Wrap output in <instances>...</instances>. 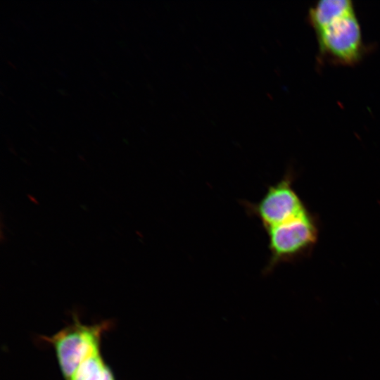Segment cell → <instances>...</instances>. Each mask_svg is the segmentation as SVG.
Segmentation results:
<instances>
[{
    "label": "cell",
    "mask_w": 380,
    "mask_h": 380,
    "mask_svg": "<svg viewBox=\"0 0 380 380\" xmlns=\"http://www.w3.org/2000/svg\"><path fill=\"white\" fill-rule=\"evenodd\" d=\"M268 238L270 257L264 274L286 262L309 256L319 236V223L309 210L303 215L265 230Z\"/></svg>",
    "instance_id": "6da1fadb"
},
{
    "label": "cell",
    "mask_w": 380,
    "mask_h": 380,
    "mask_svg": "<svg viewBox=\"0 0 380 380\" xmlns=\"http://www.w3.org/2000/svg\"><path fill=\"white\" fill-rule=\"evenodd\" d=\"M72 321L51 336H41L53 348L65 380L72 376L82 362L101 350L102 335L113 325L110 320L85 324L75 314Z\"/></svg>",
    "instance_id": "7a4b0ae2"
},
{
    "label": "cell",
    "mask_w": 380,
    "mask_h": 380,
    "mask_svg": "<svg viewBox=\"0 0 380 380\" xmlns=\"http://www.w3.org/2000/svg\"><path fill=\"white\" fill-rule=\"evenodd\" d=\"M294 177L293 171L289 169L279 181L267 187L259 201L241 202L247 214L257 218L264 230L308 210L293 187Z\"/></svg>",
    "instance_id": "3957f363"
},
{
    "label": "cell",
    "mask_w": 380,
    "mask_h": 380,
    "mask_svg": "<svg viewBox=\"0 0 380 380\" xmlns=\"http://www.w3.org/2000/svg\"><path fill=\"white\" fill-rule=\"evenodd\" d=\"M320 56L344 65H353L364 56L361 27L355 12L334 20L316 32Z\"/></svg>",
    "instance_id": "277c9868"
},
{
    "label": "cell",
    "mask_w": 380,
    "mask_h": 380,
    "mask_svg": "<svg viewBox=\"0 0 380 380\" xmlns=\"http://www.w3.org/2000/svg\"><path fill=\"white\" fill-rule=\"evenodd\" d=\"M355 12L350 0H319L308 11V18L315 33L334 20Z\"/></svg>",
    "instance_id": "5b68a950"
},
{
    "label": "cell",
    "mask_w": 380,
    "mask_h": 380,
    "mask_svg": "<svg viewBox=\"0 0 380 380\" xmlns=\"http://www.w3.org/2000/svg\"><path fill=\"white\" fill-rule=\"evenodd\" d=\"M68 380H115L101 351L82 362Z\"/></svg>",
    "instance_id": "8992f818"
}]
</instances>
